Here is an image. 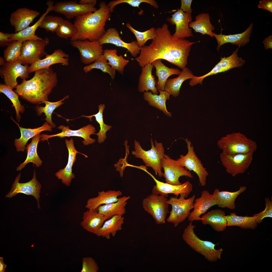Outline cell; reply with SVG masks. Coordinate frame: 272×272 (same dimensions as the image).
<instances>
[{"mask_svg":"<svg viewBox=\"0 0 272 272\" xmlns=\"http://www.w3.org/2000/svg\"><path fill=\"white\" fill-rule=\"evenodd\" d=\"M48 6L45 12L43 14L39 20L33 25L14 33H12L10 38L13 41H17L23 42L29 40H40L42 39L35 34V31L41 24L44 18L50 11L53 10L54 3L53 1H47Z\"/></svg>","mask_w":272,"mask_h":272,"instance_id":"obj_26","label":"cell"},{"mask_svg":"<svg viewBox=\"0 0 272 272\" xmlns=\"http://www.w3.org/2000/svg\"><path fill=\"white\" fill-rule=\"evenodd\" d=\"M105 107V104H100L98 105V111L96 114L89 116L83 115L81 116L89 119L90 121H92V117H95V120L99 124L100 127L98 132L95 134L98 136L97 142L99 144L105 141L107 137V131L112 128L111 126L105 124L104 122L103 113Z\"/></svg>","mask_w":272,"mask_h":272,"instance_id":"obj_43","label":"cell"},{"mask_svg":"<svg viewBox=\"0 0 272 272\" xmlns=\"http://www.w3.org/2000/svg\"><path fill=\"white\" fill-rule=\"evenodd\" d=\"M130 198L129 196L120 197L117 201L100 205L95 210L99 213L109 218L115 216H123L126 212L127 201Z\"/></svg>","mask_w":272,"mask_h":272,"instance_id":"obj_35","label":"cell"},{"mask_svg":"<svg viewBox=\"0 0 272 272\" xmlns=\"http://www.w3.org/2000/svg\"><path fill=\"white\" fill-rule=\"evenodd\" d=\"M23 42L13 41L7 46L4 52V58L6 62H11L19 59L21 54Z\"/></svg>","mask_w":272,"mask_h":272,"instance_id":"obj_46","label":"cell"},{"mask_svg":"<svg viewBox=\"0 0 272 272\" xmlns=\"http://www.w3.org/2000/svg\"><path fill=\"white\" fill-rule=\"evenodd\" d=\"M151 148L148 151L144 150L140 143L136 140L134 141V150L132 154L135 157L142 159L146 166L152 168L156 175L161 177L163 173L161 160L165 155L164 148L161 143L154 140V145L153 139H150Z\"/></svg>","mask_w":272,"mask_h":272,"instance_id":"obj_6","label":"cell"},{"mask_svg":"<svg viewBox=\"0 0 272 272\" xmlns=\"http://www.w3.org/2000/svg\"><path fill=\"white\" fill-rule=\"evenodd\" d=\"M93 5H83L76 1H65L54 4L53 10L64 15L68 19H71L97 10Z\"/></svg>","mask_w":272,"mask_h":272,"instance_id":"obj_15","label":"cell"},{"mask_svg":"<svg viewBox=\"0 0 272 272\" xmlns=\"http://www.w3.org/2000/svg\"><path fill=\"white\" fill-rule=\"evenodd\" d=\"M145 3L150 4L154 8L157 9L159 7L157 2L154 0H116L110 1L107 5L109 8L111 12L114 11L115 7L117 5L121 3H126L132 6L139 8L140 4Z\"/></svg>","mask_w":272,"mask_h":272,"instance_id":"obj_50","label":"cell"},{"mask_svg":"<svg viewBox=\"0 0 272 272\" xmlns=\"http://www.w3.org/2000/svg\"><path fill=\"white\" fill-rule=\"evenodd\" d=\"M189 27L192 28L196 32H199L202 35H207L213 37L212 31L215 27L211 23L208 13H202L196 16L195 20L190 22Z\"/></svg>","mask_w":272,"mask_h":272,"instance_id":"obj_38","label":"cell"},{"mask_svg":"<svg viewBox=\"0 0 272 272\" xmlns=\"http://www.w3.org/2000/svg\"><path fill=\"white\" fill-rule=\"evenodd\" d=\"M180 195L179 198L172 197L167 201L168 204L171 205L172 209L166 221L172 223L175 227L188 218L190 210L193 209L195 198V195L187 199H185L184 193Z\"/></svg>","mask_w":272,"mask_h":272,"instance_id":"obj_7","label":"cell"},{"mask_svg":"<svg viewBox=\"0 0 272 272\" xmlns=\"http://www.w3.org/2000/svg\"><path fill=\"white\" fill-rule=\"evenodd\" d=\"M40 138L41 135L39 134L33 137L31 142L27 146L26 158L23 163L17 168V171L21 170L30 162H32L37 167H39L42 165V161L38 156L37 152V145L39 142L41 140Z\"/></svg>","mask_w":272,"mask_h":272,"instance_id":"obj_40","label":"cell"},{"mask_svg":"<svg viewBox=\"0 0 272 272\" xmlns=\"http://www.w3.org/2000/svg\"><path fill=\"white\" fill-rule=\"evenodd\" d=\"M115 49H105L103 55L108 61L109 65L119 73L123 75L124 69L129 62V60L124 58L122 55L117 54Z\"/></svg>","mask_w":272,"mask_h":272,"instance_id":"obj_41","label":"cell"},{"mask_svg":"<svg viewBox=\"0 0 272 272\" xmlns=\"http://www.w3.org/2000/svg\"><path fill=\"white\" fill-rule=\"evenodd\" d=\"M246 186L240 187L237 191L230 192L220 191L218 189H215L212 194L218 206L222 208H227L234 209L235 208V200L237 197L246 189Z\"/></svg>","mask_w":272,"mask_h":272,"instance_id":"obj_31","label":"cell"},{"mask_svg":"<svg viewBox=\"0 0 272 272\" xmlns=\"http://www.w3.org/2000/svg\"><path fill=\"white\" fill-rule=\"evenodd\" d=\"M77 29L74 24L63 19L55 32L59 37L67 39L73 37L77 33Z\"/></svg>","mask_w":272,"mask_h":272,"instance_id":"obj_48","label":"cell"},{"mask_svg":"<svg viewBox=\"0 0 272 272\" xmlns=\"http://www.w3.org/2000/svg\"><path fill=\"white\" fill-rule=\"evenodd\" d=\"M120 190H104L98 192L96 197L90 198L87 200L85 208L88 210H95L99 206L117 201L119 197L122 195Z\"/></svg>","mask_w":272,"mask_h":272,"instance_id":"obj_28","label":"cell"},{"mask_svg":"<svg viewBox=\"0 0 272 272\" xmlns=\"http://www.w3.org/2000/svg\"><path fill=\"white\" fill-rule=\"evenodd\" d=\"M99 6L93 12L75 18L74 24L77 31L71 41H98L105 34L106 22L110 18V10L105 2H101Z\"/></svg>","mask_w":272,"mask_h":272,"instance_id":"obj_3","label":"cell"},{"mask_svg":"<svg viewBox=\"0 0 272 272\" xmlns=\"http://www.w3.org/2000/svg\"><path fill=\"white\" fill-rule=\"evenodd\" d=\"M156 36L149 45L140 48L135 60L142 67L158 59L165 60L182 70L186 67L192 45L198 42L177 38L171 34L168 25L156 28Z\"/></svg>","mask_w":272,"mask_h":272,"instance_id":"obj_1","label":"cell"},{"mask_svg":"<svg viewBox=\"0 0 272 272\" xmlns=\"http://www.w3.org/2000/svg\"><path fill=\"white\" fill-rule=\"evenodd\" d=\"M20 129L21 136L19 139H16L14 144L18 151H24L26 149L25 146L28 140L34 137L43 131H52V127L46 122L41 127L31 129L23 128L12 119Z\"/></svg>","mask_w":272,"mask_h":272,"instance_id":"obj_29","label":"cell"},{"mask_svg":"<svg viewBox=\"0 0 272 272\" xmlns=\"http://www.w3.org/2000/svg\"><path fill=\"white\" fill-rule=\"evenodd\" d=\"M126 27L134 35L139 46L140 48L145 45L149 40L154 39L156 36V28L152 27L143 32H140L134 29L129 23H126Z\"/></svg>","mask_w":272,"mask_h":272,"instance_id":"obj_47","label":"cell"},{"mask_svg":"<svg viewBox=\"0 0 272 272\" xmlns=\"http://www.w3.org/2000/svg\"><path fill=\"white\" fill-rule=\"evenodd\" d=\"M124 219L123 216L116 215L107 220L96 235L107 240L110 239L111 235L115 236L117 231L122 229Z\"/></svg>","mask_w":272,"mask_h":272,"instance_id":"obj_34","label":"cell"},{"mask_svg":"<svg viewBox=\"0 0 272 272\" xmlns=\"http://www.w3.org/2000/svg\"><path fill=\"white\" fill-rule=\"evenodd\" d=\"M172 17L167 19V21L171 24L176 26L175 31L173 35L177 38L185 39L193 37L191 30L189 27L190 22L192 21L191 14L185 12L178 9Z\"/></svg>","mask_w":272,"mask_h":272,"instance_id":"obj_19","label":"cell"},{"mask_svg":"<svg viewBox=\"0 0 272 272\" xmlns=\"http://www.w3.org/2000/svg\"><path fill=\"white\" fill-rule=\"evenodd\" d=\"M58 82L57 74L50 67L35 71L33 77L29 80H23L15 92L30 103L40 104L48 100L49 95Z\"/></svg>","mask_w":272,"mask_h":272,"instance_id":"obj_2","label":"cell"},{"mask_svg":"<svg viewBox=\"0 0 272 272\" xmlns=\"http://www.w3.org/2000/svg\"><path fill=\"white\" fill-rule=\"evenodd\" d=\"M95 69L108 73L112 80L115 78L116 70L108 64V60L103 55L94 62L84 67L83 70L85 73H87Z\"/></svg>","mask_w":272,"mask_h":272,"instance_id":"obj_45","label":"cell"},{"mask_svg":"<svg viewBox=\"0 0 272 272\" xmlns=\"http://www.w3.org/2000/svg\"><path fill=\"white\" fill-rule=\"evenodd\" d=\"M152 64L155 68L156 75L158 78L156 85L158 91L164 90L165 84L169 77L174 75H179L181 72L178 69L166 66L160 59L154 60Z\"/></svg>","mask_w":272,"mask_h":272,"instance_id":"obj_33","label":"cell"},{"mask_svg":"<svg viewBox=\"0 0 272 272\" xmlns=\"http://www.w3.org/2000/svg\"><path fill=\"white\" fill-rule=\"evenodd\" d=\"M58 128L61 130V132L52 135L42 134L41 135V140L43 142L55 137L62 138L75 136L82 138L84 140L82 142L85 146L92 144L95 141V139L91 138L90 137L91 135L95 134L96 131L95 128L91 124H88L77 130H71L69 128V126L62 125H60Z\"/></svg>","mask_w":272,"mask_h":272,"instance_id":"obj_16","label":"cell"},{"mask_svg":"<svg viewBox=\"0 0 272 272\" xmlns=\"http://www.w3.org/2000/svg\"><path fill=\"white\" fill-rule=\"evenodd\" d=\"M193 210L188 217L189 221L201 220L200 216L205 214L210 208L217 205L212 194L207 190L202 191L200 197L195 199Z\"/></svg>","mask_w":272,"mask_h":272,"instance_id":"obj_22","label":"cell"},{"mask_svg":"<svg viewBox=\"0 0 272 272\" xmlns=\"http://www.w3.org/2000/svg\"><path fill=\"white\" fill-rule=\"evenodd\" d=\"M65 143L69 152L68 162L66 166L63 169H60L55 175L58 179L61 180L62 183L67 187L70 186L72 179L75 176L72 173L73 166L76 160L77 153H79L75 148L73 140H65Z\"/></svg>","mask_w":272,"mask_h":272,"instance_id":"obj_23","label":"cell"},{"mask_svg":"<svg viewBox=\"0 0 272 272\" xmlns=\"http://www.w3.org/2000/svg\"><path fill=\"white\" fill-rule=\"evenodd\" d=\"M70 43L79 50L80 61L84 64L93 63L103 55V45L100 44L98 41L76 40L71 41Z\"/></svg>","mask_w":272,"mask_h":272,"instance_id":"obj_13","label":"cell"},{"mask_svg":"<svg viewBox=\"0 0 272 272\" xmlns=\"http://www.w3.org/2000/svg\"><path fill=\"white\" fill-rule=\"evenodd\" d=\"M49 43L48 38L40 40H29L23 42L21 52L18 60L24 65H31L42 59L47 54L45 51V47Z\"/></svg>","mask_w":272,"mask_h":272,"instance_id":"obj_9","label":"cell"},{"mask_svg":"<svg viewBox=\"0 0 272 272\" xmlns=\"http://www.w3.org/2000/svg\"><path fill=\"white\" fill-rule=\"evenodd\" d=\"M69 55L65 53L62 50L57 49L51 54H48L45 58L31 65L29 67V72L30 73L39 70L47 69L52 65L57 63L67 66L69 64Z\"/></svg>","mask_w":272,"mask_h":272,"instance_id":"obj_24","label":"cell"},{"mask_svg":"<svg viewBox=\"0 0 272 272\" xmlns=\"http://www.w3.org/2000/svg\"><path fill=\"white\" fill-rule=\"evenodd\" d=\"M6 61L4 58L2 57H0V65L2 66L5 63Z\"/></svg>","mask_w":272,"mask_h":272,"instance_id":"obj_59","label":"cell"},{"mask_svg":"<svg viewBox=\"0 0 272 272\" xmlns=\"http://www.w3.org/2000/svg\"><path fill=\"white\" fill-rule=\"evenodd\" d=\"M265 208L263 211L259 213L254 214L253 216L255 217V220L257 224L261 222L262 220L266 217H272V202L269 198L266 197L265 198Z\"/></svg>","mask_w":272,"mask_h":272,"instance_id":"obj_51","label":"cell"},{"mask_svg":"<svg viewBox=\"0 0 272 272\" xmlns=\"http://www.w3.org/2000/svg\"><path fill=\"white\" fill-rule=\"evenodd\" d=\"M253 153L228 154L222 152L220 158L226 172L234 177L244 173L249 168L253 159Z\"/></svg>","mask_w":272,"mask_h":272,"instance_id":"obj_10","label":"cell"},{"mask_svg":"<svg viewBox=\"0 0 272 272\" xmlns=\"http://www.w3.org/2000/svg\"><path fill=\"white\" fill-rule=\"evenodd\" d=\"M3 258L0 257V272H5L7 265L3 262Z\"/></svg>","mask_w":272,"mask_h":272,"instance_id":"obj_58","label":"cell"},{"mask_svg":"<svg viewBox=\"0 0 272 272\" xmlns=\"http://www.w3.org/2000/svg\"><path fill=\"white\" fill-rule=\"evenodd\" d=\"M257 6L258 8L266 10L272 13V0H262L259 1Z\"/></svg>","mask_w":272,"mask_h":272,"instance_id":"obj_54","label":"cell"},{"mask_svg":"<svg viewBox=\"0 0 272 272\" xmlns=\"http://www.w3.org/2000/svg\"><path fill=\"white\" fill-rule=\"evenodd\" d=\"M69 97V96L67 95L60 100L55 102H51L46 100L43 101L42 103L45 104V106H37L36 108L37 115L40 116L43 113H44L46 116L45 120L52 128H55L56 125L52 120V113L56 109L64 103L63 101Z\"/></svg>","mask_w":272,"mask_h":272,"instance_id":"obj_42","label":"cell"},{"mask_svg":"<svg viewBox=\"0 0 272 272\" xmlns=\"http://www.w3.org/2000/svg\"><path fill=\"white\" fill-rule=\"evenodd\" d=\"M0 92L6 95L13 103L16 111V119L18 122H19L21 119L20 113H23L25 111V108L20 103L19 99V95L10 87L2 84H0Z\"/></svg>","mask_w":272,"mask_h":272,"instance_id":"obj_44","label":"cell"},{"mask_svg":"<svg viewBox=\"0 0 272 272\" xmlns=\"http://www.w3.org/2000/svg\"><path fill=\"white\" fill-rule=\"evenodd\" d=\"M227 226H236L243 229H254L257 226V223L254 216H238L236 213L232 212L225 216Z\"/></svg>","mask_w":272,"mask_h":272,"instance_id":"obj_39","label":"cell"},{"mask_svg":"<svg viewBox=\"0 0 272 272\" xmlns=\"http://www.w3.org/2000/svg\"><path fill=\"white\" fill-rule=\"evenodd\" d=\"M161 164L164 170L162 176L165 178L166 183L175 185L181 184L179 178L185 176L189 178L193 177L190 172L179 164L176 160L165 154L161 160Z\"/></svg>","mask_w":272,"mask_h":272,"instance_id":"obj_14","label":"cell"},{"mask_svg":"<svg viewBox=\"0 0 272 272\" xmlns=\"http://www.w3.org/2000/svg\"><path fill=\"white\" fill-rule=\"evenodd\" d=\"M63 20L62 18L57 16L46 15L44 18L39 26L44 28L47 32L53 33Z\"/></svg>","mask_w":272,"mask_h":272,"instance_id":"obj_49","label":"cell"},{"mask_svg":"<svg viewBox=\"0 0 272 272\" xmlns=\"http://www.w3.org/2000/svg\"><path fill=\"white\" fill-rule=\"evenodd\" d=\"M191 71L187 67L182 70L181 73L177 77L168 79L165 85L164 91L174 97L178 96L182 83L185 80L194 78Z\"/></svg>","mask_w":272,"mask_h":272,"instance_id":"obj_36","label":"cell"},{"mask_svg":"<svg viewBox=\"0 0 272 272\" xmlns=\"http://www.w3.org/2000/svg\"><path fill=\"white\" fill-rule=\"evenodd\" d=\"M184 140L187 144V152L185 155H180V157L176 161L186 170L195 173L198 177L200 185L204 186L206 184L208 173L196 155L191 141L187 138L184 139Z\"/></svg>","mask_w":272,"mask_h":272,"instance_id":"obj_8","label":"cell"},{"mask_svg":"<svg viewBox=\"0 0 272 272\" xmlns=\"http://www.w3.org/2000/svg\"><path fill=\"white\" fill-rule=\"evenodd\" d=\"M20 177L21 173H20L16 177L10 190L5 197L12 198L19 193L31 195L37 200L38 207L40 209L39 199L42 185L37 179L35 171L33 172L32 178L27 182L19 183Z\"/></svg>","mask_w":272,"mask_h":272,"instance_id":"obj_18","label":"cell"},{"mask_svg":"<svg viewBox=\"0 0 272 272\" xmlns=\"http://www.w3.org/2000/svg\"><path fill=\"white\" fill-rule=\"evenodd\" d=\"M98 41L101 45L105 44H111L125 48L134 57H136L140 52V48L139 46L137 41H133L129 43L125 42L121 39L118 30L114 27L108 29Z\"/></svg>","mask_w":272,"mask_h":272,"instance_id":"obj_20","label":"cell"},{"mask_svg":"<svg viewBox=\"0 0 272 272\" xmlns=\"http://www.w3.org/2000/svg\"><path fill=\"white\" fill-rule=\"evenodd\" d=\"M99 269L97 263L92 258L88 257L83 258L81 272H97Z\"/></svg>","mask_w":272,"mask_h":272,"instance_id":"obj_52","label":"cell"},{"mask_svg":"<svg viewBox=\"0 0 272 272\" xmlns=\"http://www.w3.org/2000/svg\"><path fill=\"white\" fill-rule=\"evenodd\" d=\"M40 13L26 7L19 8L12 13L9 21L15 28V33L18 32L29 26Z\"/></svg>","mask_w":272,"mask_h":272,"instance_id":"obj_21","label":"cell"},{"mask_svg":"<svg viewBox=\"0 0 272 272\" xmlns=\"http://www.w3.org/2000/svg\"><path fill=\"white\" fill-rule=\"evenodd\" d=\"M192 222H190L183 231L182 237L184 241L193 250L204 256L210 262L216 261L221 259L223 249L222 248L216 249L215 247L217 244L200 239L194 232L196 226L192 225Z\"/></svg>","mask_w":272,"mask_h":272,"instance_id":"obj_4","label":"cell"},{"mask_svg":"<svg viewBox=\"0 0 272 272\" xmlns=\"http://www.w3.org/2000/svg\"><path fill=\"white\" fill-rule=\"evenodd\" d=\"M153 66L148 63L142 67L141 73L139 79L138 89L141 92L150 90L153 94H158L156 85L157 81L152 74Z\"/></svg>","mask_w":272,"mask_h":272,"instance_id":"obj_32","label":"cell"},{"mask_svg":"<svg viewBox=\"0 0 272 272\" xmlns=\"http://www.w3.org/2000/svg\"><path fill=\"white\" fill-rule=\"evenodd\" d=\"M96 0H80L79 3L83 5H95L97 3Z\"/></svg>","mask_w":272,"mask_h":272,"instance_id":"obj_57","label":"cell"},{"mask_svg":"<svg viewBox=\"0 0 272 272\" xmlns=\"http://www.w3.org/2000/svg\"><path fill=\"white\" fill-rule=\"evenodd\" d=\"M147 168H145L143 170L152 177L156 184L153 186L152 189V193L153 194L161 195L167 197L169 194H173L178 197L179 195L183 193L184 194L185 197H187L192 190L193 185L188 181L178 185L164 183L157 180L147 170Z\"/></svg>","mask_w":272,"mask_h":272,"instance_id":"obj_17","label":"cell"},{"mask_svg":"<svg viewBox=\"0 0 272 272\" xmlns=\"http://www.w3.org/2000/svg\"><path fill=\"white\" fill-rule=\"evenodd\" d=\"M29 66L28 64L22 65L18 60L11 62L6 61L0 69V75L4 79L5 84L13 89L16 88L19 85L17 81L18 77L22 80L28 77Z\"/></svg>","mask_w":272,"mask_h":272,"instance_id":"obj_12","label":"cell"},{"mask_svg":"<svg viewBox=\"0 0 272 272\" xmlns=\"http://www.w3.org/2000/svg\"><path fill=\"white\" fill-rule=\"evenodd\" d=\"M253 26V24L252 23L243 32L232 35H224L222 34L221 31L220 34H217L213 32V36L217 41V50L218 51L222 45L228 43H230L233 45L235 44L239 47L246 45L250 42V38L252 33Z\"/></svg>","mask_w":272,"mask_h":272,"instance_id":"obj_25","label":"cell"},{"mask_svg":"<svg viewBox=\"0 0 272 272\" xmlns=\"http://www.w3.org/2000/svg\"><path fill=\"white\" fill-rule=\"evenodd\" d=\"M192 0H181V4L180 9L183 12L190 14H191L192 10L191 8V6Z\"/></svg>","mask_w":272,"mask_h":272,"instance_id":"obj_55","label":"cell"},{"mask_svg":"<svg viewBox=\"0 0 272 272\" xmlns=\"http://www.w3.org/2000/svg\"><path fill=\"white\" fill-rule=\"evenodd\" d=\"M159 94L152 93L151 92H144L143 97L150 105L162 111L167 116L171 117L172 113L167 110L166 103L169 99L170 94L165 91H158Z\"/></svg>","mask_w":272,"mask_h":272,"instance_id":"obj_37","label":"cell"},{"mask_svg":"<svg viewBox=\"0 0 272 272\" xmlns=\"http://www.w3.org/2000/svg\"><path fill=\"white\" fill-rule=\"evenodd\" d=\"M217 145L222 152L228 154L254 152L257 149L255 141L240 132L226 134L218 141Z\"/></svg>","mask_w":272,"mask_h":272,"instance_id":"obj_5","label":"cell"},{"mask_svg":"<svg viewBox=\"0 0 272 272\" xmlns=\"http://www.w3.org/2000/svg\"><path fill=\"white\" fill-rule=\"evenodd\" d=\"M225 212L220 209L212 210L205 213L201 217L202 223L209 225L216 231H224L227 226V221Z\"/></svg>","mask_w":272,"mask_h":272,"instance_id":"obj_30","label":"cell"},{"mask_svg":"<svg viewBox=\"0 0 272 272\" xmlns=\"http://www.w3.org/2000/svg\"><path fill=\"white\" fill-rule=\"evenodd\" d=\"M167 200L166 197L164 196L153 193L143 200V208L152 216L157 224L165 223L166 215L169 212Z\"/></svg>","mask_w":272,"mask_h":272,"instance_id":"obj_11","label":"cell"},{"mask_svg":"<svg viewBox=\"0 0 272 272\" xmlns=\"http://www.w3.org/2000/svg\"><path fill=\"white\" fill-rule=\"evenodd\" d=\"M11 34L12 33L0 32V46H7L13 41L10 38Z\"/></svg>","mask_w":272,"mask_h":272,"instance_id":"obj_53","label":"cell"},{"mask_svg":"<svg viewBox=\"0 0 272 272\" xmlns=\"http://www.w3.org/2000/svg\"><path fill=\"white\" fill-rule=\"evenodd\" d=\"M96 210H88L83 213L81 226L88 232L96 234L105 221L109 219Z\"/></svg>","mask_w":272,"mask_h":272,"instance_id":"obj_27","label":"cell"},{"mask_svg":"<svg viewBox=\"0 0 272 272\" xmlns=\"http://www.w3.org/2000/svg\"><path fill=\"white\" fill-rule=\"evenodd\" d=\"M266 50L272 48V36L270 35L265 38L262 42Z\"/></svg>","mask_w":272,"mask_h":272,"instance_id":"obj_56","label":"cell"}]
</instances>
